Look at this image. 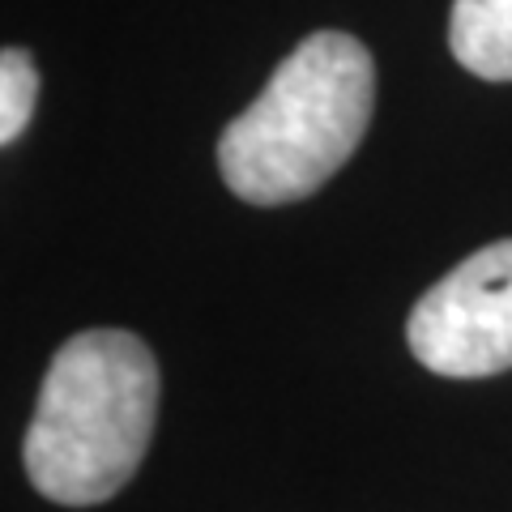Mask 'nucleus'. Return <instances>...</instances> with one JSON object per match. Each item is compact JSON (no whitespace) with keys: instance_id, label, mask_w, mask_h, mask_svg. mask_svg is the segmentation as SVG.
Here are the masks:
<instances>
[{"instance_id":"1","label":"nucleus","mask_w":512,"mask_h":512,"mask_svg":"<svg viewBox=\"0 0 512 512\" xmlns=\"http://www.w3.org/2000/svg\"><path fill=\"white\" fill-rule=\"evenodd\" d=\"M372 107V52L346 30H316L222 128V180L248 205H291L312 197L359 150Z\"/></svg>"},{"instance_id":"2","label":"nucleus","mask_w":512,"mask_h":512,"mask_svg":"<svg viewBox=\"0 0 512 512\" xmlns=\"http://www.w3.org/2000/svg\"><path fill=\"white\" fill-rule=\"evenodd\" d=\"M154 414V350L128 329L77 333L43 376L22 444L26 478L52 504H103L133 483L154 436Z\"/></svg>"},{"instance_id":"3","label":"nucleus","mask_w":512,"mask_h":512,"mask_svg":"<svg viewBox=\"0 0 512 512\" xmlns=\"http://www.w3.org/2000/svg\"><path fill=\"white\" fill-rule=\"evenodd\" d=\"M406 346L427 372L483 380L512 367V239L470 252L414 303Z\"/></svg>"},{"instance_id":"4","label":"nucleus","mask_w":512,"mask_h":512,"mask_svg":"<svg viewBox=\"0 0 512 512\" xmlns=\"http://www.w3.org/2000/svg\"><path fill=\"white\" fill-rule=\"evenodd\" d=\"M448 47L483 82H512V0H453Z\"/></svg>"},{"instance_id":"5","label":"nucleus","mask_w":512,"mask_h":512,"mask_svg":"<svg viewBox=\"0 0 512 512\" xmlns=\"http://www.w3.org/2000/svg\"><path fill=\"white\" fill-rule=\"evenodd\" d=\"M39 103V69L26 47H5L0 52V141L13 146Z\"/></svg>"}]
</instances>
